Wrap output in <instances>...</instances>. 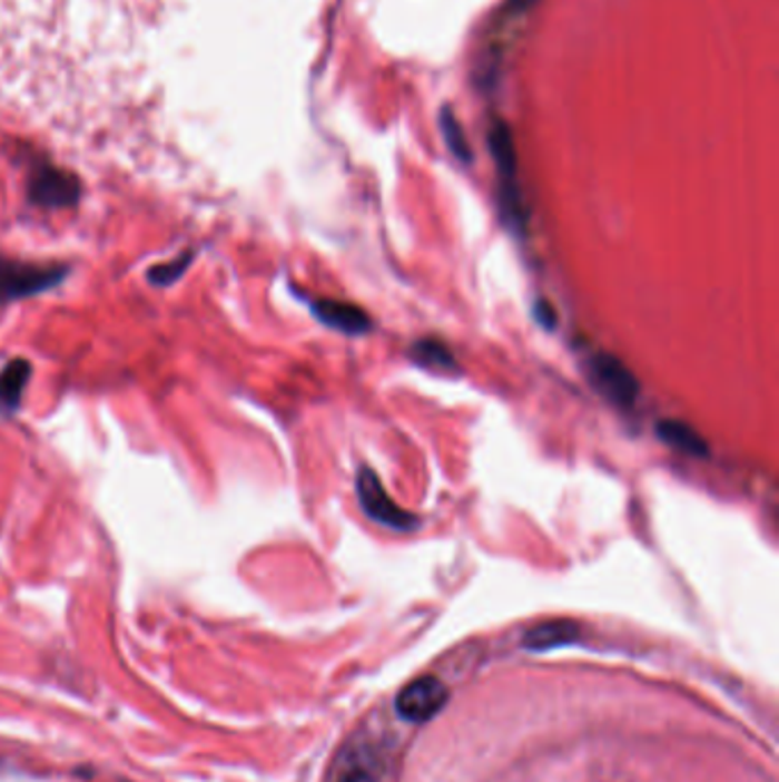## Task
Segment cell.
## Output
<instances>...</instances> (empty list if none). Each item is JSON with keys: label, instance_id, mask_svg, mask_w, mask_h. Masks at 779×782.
<instances>
[{"label": "cell", "instance_id": "1", "mask_svg": "<svg viewBox=\"0 0 779 782\" xmlns=\"http://www.w3.org/2000/svg\"><path fill=\"white\" fill-rule=\"evenodd\" d=\"M490 149L492 156L496 160V169H499V199H501V211L505 223L510 225V229L524 234L526 232V206H524V197H522V188H519V179H516V147H514V138L512 130L505 121H494L490 128Z\"/></svg>", "mask_w": 779, "mask_h": 782}, {"label": "cell", "instance_id": "2", "mask_svg": "<svg viewBox=\"0 0 779 782\" xmlns=\"http://www.w3.org/2000/svg\"><path fill=\"white\" fill-rule=\"evenodd\" d=\"M71 268L65 264H37L0 254V304L34 297L60 286Z\"/></svg>", "mask_w": 779, "mask_h": 782}, {"label": "cell", "instance_id": "3", "mask_svg": "<svg viewBox=\"0 0 779 782\" xmlns=\"http://www.w3.org/2000/svg\"><path fill=\"white\" fill-rule=\"evenodd\" d=\"M357 497L364 512L388 529L414 531L418 527V517L401 508L392 497H388V492L379 481V476L371 467H362L357 471Z\"/></svg>", "mask_w": 779, "mask_h": 782}, {"label": "cell", "instance_id": "4", "mask_svg": "<svg viewBox=\"0 0 779 782\" xmlns=\"http://www.w3.org/2000/svg\"><path fill=\"white\" fill-rule=\"evenodd\" d=\"M588 378L601 397L609 399L613 405L629 410L635 405L640 384L635 375L611 353H594L588 360Z\"/></svg>", "mask_w": 779, "mask_h": 782}, {"label": "cell", "instance_id": "5", "mask_svg": "<svg viewBox=\"0 0 779 782\" xmlns=\"http://www.w3.org/2000/svg\"><path fill=\"white\" fill-rule=\"evenodd\" d=\"M448 703V688L444 686V682H440L437 677H421L412 684H407L398 701H396V710L403 719L414 721V723H423L435 716L444 705Z\"/></svg>", "mask_w": 779, "mask_h": 782}, {"label": "cell", "instance_id": "6", "mask_svg": "<svg viewBox=\"0 0 779 782\" xmlns=\"http://www.w3.org/2000/svg\"><path fill=\"white\" fill-rule=\"evenodd\" d=\"M312 312L323 325H327L332 330H338L343 334L364 336V334H368L373 330L371 316L362 307H357V304H353V302L318 297V300L312 302Z\"/></svg>", "mask_w": 779, "mask_h": 782}, {"label": "cell", "instance_id": "7", "mask_svg": "<svg viewBox=\"0 0 779 782\" xmlns=\"http://www.w3.org/2000/svg\"><path fill=\"white\" fill-rule=\"evenodd\" d=\"M28 195L41 208H67L78 202V182L53 169L34 174Z\"/></svg>", "mask_w": 779, "mask_h": 782}, {"label": "cell", "instance_id": "8", "mask_svg": "<svg viewBox=\"0 0 779 782\" xmlns=\"http://www.w3.org/2000/svg\"><path fill=\"white\" fill-rule=\"evenodd\" d=\"M30 378L32 364L26 358H14L0 369V408L10 414L17 412L21 408Z\"/></svg>", "mask_w": 779, "mask_h": 782}, {"label": "cell", "instance_id": "9", "mask_svg": "<svg viewBox=\"0 0 779 782\" xmlns=\"http://www.w3.org/2000/svg\"><path fill=\"white\" fill-rule=\"evenodd\" d=\"M657 434H659L661 442H665L668 447H672L686 456H692V458H707L709 456L707 440L696 428L683 423V421L663 419L657 423Z\"/></svg>", "mask_w": 779, "mask_h": 782}, {"label": "cell", "instance_id": "10", "mask_svg": "<svg viewBox=\"0 0 779 782\" xmlns=\"http://www.w3.org/2000/svg\"><path fill=\"white\" fill-rule=\"evenodd\" d=\"M579 638V625L572 620H549L542 625H535L524 634V645L529 649L542 652L560 645H570Z\"/></svg>", "mask_w": 779, "mask_h": 782}, {"label": "cell", "instance_id": "11", "mask_svg": "<svg viewBox=\"0 0 779 782\" xmlns=\"http://www.w3.org/2000/svg\"><path fill=\"white\" fill-rule=\"evenodd\" d=\"M412 360L430 371H457V362L453 358V353L448 351V345L442 343L440 339H421L412 345Z\"/></svg>", "mask_w": 779, "mask_h": 782}, {"label": "cell", "instance_id": "12", "mask_svg": "<svg viewBox=\"0 0 779 782\" xmlns=\"http://www.w3.org/2000/svg\"><path fill=\"white\" fill-rule=\"evenodd\" d=\"M195 250H184L181 254H177L175 258L162 261V264H156L154 268H149L147 280L151 286H171L175 282H179L186 271L190 268V264L195 261Z\"/></svg>", "mask_w": 779, "mask_h": 782}, {"label": "cell", "instance_id": "13", "mask_svg": "<svg viewBox=\"0 0 779 782\" xmlns=\"http://www.w3.org/2000/svg\"><path fill=\"white\" fill-rule=\"evenodd\" d=\"M442 134H444V140L451 149V154L462 160V163H471L473 160V154H471V147H469V140L464 136V128L462 124L457 121V117L453 115L451 108H444L442 110Z\"/></svg>", "mask_w": 779, "mask_h": 782}, {"label": "cell", "instance_id": "14", "mask_svg": "<svg viewBox=\"0 0 779 782\" xmlns=\"http://www.w3.org/2000/svg\"><path fill=\"white\" fill-rule=\"evenodd\" d=\"M533 314H535V321H538L544 330H555V325H558V312H555V307H553V304H551L549 300H538Z\"/></svg>", "mask_w": 779, "mask_h": 782}, {"label": "cell", "instance_id": "15", "mask_svg": "<svg viewBox=\"0 0 779 782\" xmlns=\"http://www.w3.org/2000/svg\"><path fill=\"white\" fill-rule=\"evenodd\" d=\"M338 782H377L373 773L364 771V769H351V771H345L343 778Z\"/></svg>", "mask_w": 779, "mask_h": 782}, {"label": "cell", "instance_id": "16", "mask_svg": "<svg viewBox=\"0 0 779 782\" xmlns=\"http://www.w3.org/2000/svg\"><path fill=\"white\" fill-rule=\"evenodd\" d=\"M533 3H535V0H510L507 10H510V12H526Z\"/></svg>", "mask_w": 779, "mask_h": 782}]
</instances>
